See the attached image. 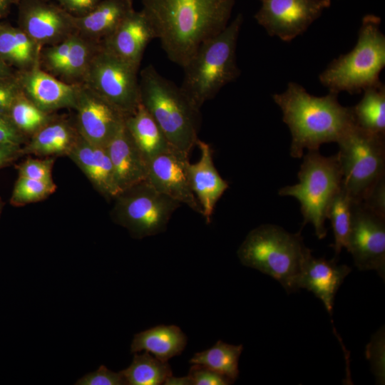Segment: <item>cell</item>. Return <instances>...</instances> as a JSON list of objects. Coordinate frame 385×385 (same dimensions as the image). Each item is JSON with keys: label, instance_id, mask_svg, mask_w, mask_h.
I'll list each match as a JSON object with an SVG mask.
<instances>
[{"label": "cell", "instance_id": "3", "mask_svg": "<svg viewBox=\"0 0 385 385\" xmlns=\"http://www.w3.org/2000/svg\"><path fill=\"white\" fill-rule=\"evenodd\" d=\"M141 104L163 132L171 148L188 158L198 140L200 108L153 65L145 67L139 80Z\"/></svg>", "mask_w": 385, "mask_h": 385}, {"label": "cell", "instance_id": "12", "mask_svg": "<svg viewBox=\"0 0 385 385\" xmlns=\"http://www.w3.org/2000/svg\"><path fill=\"white\" fill-rule=\"evenodd\" d=\"M255 14L270 36L289 42L302 34L331 5V0H260Z\"/></svg>", "mask_w": 385, "mask_h": 385}, {"label": "cell", "instance_id": "48", "mask_svg": "<svg viewBox=\"0 0 385 385\" xmlns=\"http://www.w3.org/2000/svg\"><path fill=\"white\" fill-rule=\"evenodd\" d=\"M130 6H133V0H125Z\"/></svg>", "mask_w": 385, "mask_h": 385}, {"label": "cell", "instance_id": "16", "mask_svg": "<svg viewBox=\"0 0 385 385\" xmlns=\"http://www.w3.org/2000/svg\"><path fill=\"white\" fill-rule=\"evenodd\" d=\"M23 93L45 112L74 108L80 83L64 82L43 71L39 63L16 74Z\"/></svg>", "mask_w": 385, "mask_h": 385}, {"label": "cell", "instance_id": "45", "mask_svg": "<svg viewBox=\"0 0 385 385\" xmlns=\"http://www.w3.org/2000/svg\"><path fill=\"white\" fill-rule=\"evenodd\" d=\"M13 69L6 64L0 57V78H5L14 76Z\"/></svg>", "mask_w": 385, "mask_h": 385}, {"label": "cell", "instance_id": "22", "mask_svg": "<svg viewBox=\"0 0 385 385\" xmlns=\"http://www.w3.org/2000/svg\"><path fill=\"white\" fill-rule=\"evenodd\" d=\"M133 9L125 0H101L91 11L82 16H71L75 33L101 43L108 37Z\"/></svg>", "mask_w": 385, "mask_h": 385}, {"label": "cell", "instance_id": "47", "mask_svg": "<svg viewBox=\"0 0 385 385\" xmlns=\"http://www.w3.org/2000/svg\"><path fill=\"white\" fill-rule=\"evenodd\" d=\"M3 205H4V202H3L2 200L0 198V213H1V210H2Z\"/></svg>", "mask_w": 385, "mask_h": 385}, {"label": "cell", "instance_id": "26", "mask_svg": "<svg viewBox=\"0 0 385 385\" xmlns=\"http://www.w3.org/2000/svg\"><path fill=\"white\" fill-rule=\"evenodd\" d=\"M40 46L19 27L0 23V57L21 71L39 63Z\"/></svg>", "mask_w": 385, "mask_h": 385}, {"label": "cell", "instance_id": "20", "mask_svg": "<svg viewBox=\"0 0 385 385\" xmlns=\"http://www.w3.org/2000/svg\"><path fill=\"white\" fill-rule=\"evenodd\" d=\"M106 148L120 192L147 179L148 161L135 143L125 123Z\"/></svg>", "mask_w": 385, "mask_h": 385}, {"label": "cell", "instance_id": "42", "mask_svg": "<svg viewBox=\"0 0 385 385\" xmlns=\"http://www.w3.org/2000/svg\"><path fill=\"white\" fill-rule=\"evenodd\" d=\"M68 14L78 16L91 11L101 0H57Z\"/></svg>", "mask_w": 385, "mask_h": 385}, {"label": "cell", "instance_id": "18", "mask_svg": "<svg viewBox=\"0 0 385 385\" xmlns=\"http://www.w3.org/2000/svg\"><path fill=\"white\" fill-rule=\"evenodd\" d=\"M196 145L200 149V159L195 163L187 160L185 171L190 188L202 208V215L207 223H210L216 204L229 185L215 166L211 146L199 138Z\"/></svg>", "mask_w": 385, "mask_h": 385}, {"label": "cell", "instance_id": "33", "mask_svg": "<svg viewBox=\"0 0 385 385\" xmlns=\"http://www.w3.org/2000/svg\"><path fill=\"white\" fill-rule=\"evenodd\" d=\"M56 185L53 181H44L19 176L11 193L10 202L22 206L43 200L53 194Z\"/></svg>", "mask_w": 385, "mask_h": 385}, {"label": "cell", "instance_id": "44", "mask_svg": "<svg viewBox=\"0 0 385 385\" xmlns=\"http://www.w3.org/2000/svg\"><path fill=\"white\" fill-rule=\"evenodd\" d=\"M165 385H192L190 376L175 377L171 375L163 383Z\"/></svg>", "mask_w": 385, "mask_h": 385}, {"label": "cell", "instance_id": "7", "mask_svg": "<svg viewBox=\"0 0 385 385\" xmlns=\"http://www.w3.org/2000/svg\"><path fill=\"white\" fill-rule=\"evenodd\" d=\"M302 157L299 183L280 188L278 193L299 201L303 226L312 224L315 235L322 240L327 234L325 221L329 206L342 187L341 165L337 153L326 157L319 150H309Z\"/></svg>", "mask_w": 385, "mask_h": 385}, {"label": "cell", "instance_id": "14", "mask_svg": "<svg viewBox=\"0 0 385 385\" xmlns=\"http://www.w3.org/2000/svg\"><path fill=\"white\" fill-rule=\"evenodd\" d=\"M19 27L40 46L56 44L75 33L71 14L44 0H22Z\"/></svg>", "mask_w": 385, "mask_h": 385}, {"label": "cell", "instance_id": "13", "mask_svg": "<svg viewBox=\"0 0 385 385\" xmlns=\"http://www.w3.org/2000/svg\"><path fill=\"white\" fill-rule=\"evenodd\" d=\"M74 109L78 134L96 145L106 147L124 123L115 108L82 83Z\"/></svg>", "mask_w": 385, "mask_h": 385}, {"label": "cell", "instance_id": "31", "mask_svg": "<svg viewBox=\"0 0 385 385\" xmlns=\"http://www.w3.org/2000/svg\"><path fill=\"white\" fill-rule=\"evenodd\" d=\"M351 207L352 201L342 187L327 210V219L330 220L334 234L332 247L336 255L346 248L351 225Z\"/></svg>", "mask_w": 385, "mask_h": 385}, {"label": "cell", "instance_id": "39", "mask_svg": "<svg viewBox=\"0 0 385 385\" xmlns=\"http://www.w3.org/2000/svg\"><path fill=\"white\" fill-rule=\"evenodd\" d=\"M21 92L16 75L0 78V113L8 115L11 105Z\"/></svg>", "mask_w": 385, "mask_h": 385}, {"label": "cell", "instance_id": "28", "mask_svg": "<svg viewBox=\"0 0 385 385\" xmlns=\"http://www.w3.org/2000/svg\"><path fill=\"white\" fill-rule=\"evenodd\" d=\"M242 350V344L233 345L220 340L210 349L195 353L189 362L208 368L233 383L239 376V359Z\"/></svg>", "mask_w": 385, "mask_h": 385}, {"label": "cell", "instance_id": "24", "mask_svg": "<svg viewBox=\"0 0 385 385\" xmlns=\"http://www.w3.org/2000/svg\"><path fill=\"white\" fill-rule=\"evenodd\" d=\"M187 341L186 335L178 327L158 325L136 334L130 345V352L145 351L168 361L183 352Z\"/></svg>", "mask_w": 385, "mask_h": 385}, {"label": "cell", "instance_id": "32", "mask_svg": "<svg viewBox=\"0 0 385 385\" xmlns=\"http://www.w3.org/2000/svg\"><path fill=\"white\" fill-rule=\"evenodd\" d=\"M8 115L24 135L31 136L54 118L31 101L21 92L11 106Z\"/></svg>", "mask_w": 385, "mask_h": 385}, {"label": "cell", "instance_id": "25", "mask_svg": "<svg viewBox=\"0 0 385 385\" xmlns=\"http://www.w3.org/2000/svg\"><path fill=\"white\" fill-rule=\"evenodd\" d=\"M124 123L148 163L155 156L173 150L141 103L133 113L125 118Z\"/></svg>", "mask_w": 385, "mask_h": 385}, {"label": "cell", "instance_id": "5", "mask_svg": "<svg viewBox=\"0 0 385 385\" xmlns=\"http://www.w3.org/2000/svg\"><path fill=\"white\" fill-rule=\"evenodd\" d=\"M242 21V14H237L224 30L203 42L183 68L180 88L200 108L240 74L236 48Z\"/></svg>", "mask_w": 385, "mask_h": 385}, {"label": "cell", "instance_id": "43", "mask_svg": "<svg viewBox=\"0 0 385 385\" xmlns=\"http://www.w3.org/2000/svg\"><path fill=\"white\" fill-rule=\"evenodd\" d=\"M21 145L0 143V169L15 161L24 155Z\"/></svg>", "mask_w": 385, "mask_h": 385}, {"label": "cell", "instance_id": "27", "mask_svg": "<svg viewBox=\"0 0 385 385\" xmlns=\"http://www.w3.org/2000/svg\"><path fill=\"white\" fill-rule=\"evenodd\" d=\"M358 103L351 106L355 125L371 133L385 136V86L379 83L363 91Z\"/></svg>", "mask_w": 385, "mask_h": 385}, {"label": "cell", "instance_id": "15", "mask_svg": "<svg viewBox=\"0 0 385 385\" xmlns=\"http://www.w3.org/2000/svg\"><path fill=\"white\" fill-rule=\"evenodd\" d=\"M189 159L174 150L161 153L148 163L147 180L160 192L202 215L185 171Z\"/></svg>", "mask_w": 385, "mask_h": 385}, {"label": "cell", "instance_id": "19", "mask_svg": "<svg viewBox=\"0 0 385 385\" xmlns=\"http://www.w3.org/2000/svg\"><path fill=\"white\" fill-rule=\"evenodd\" d=\"M67 156L103 197L115 199L120 193L106 147L93 145L78 134Z\"/></svg>", "mask_w": 385, "mask_h": 385}, {"label": "cell", "instance_id": "6", "mask_svg": "<svg viewBox=\"0 0 385 385\" xmlns=\"http://www.w3.org/2000/svg\"><path fill=\"white\" fill-rule=\"evenodd\" d=\"M384 66L385 36L381 30V19L366 14L362 18L355 46L330 62L319 79L329 92L356 94L379 83Z\"/></svg>", "mask_w": 385, "mask_h": 385}, {"label": "cell", "instance_id": "41", "mask_svg": "<svg viewBox=\"0 0 385 385\" xmlns=\"http://www.w3.org/2000/svg\"><path fill=\"white\" fill-rule=\"evenodd\" d=\"M361 202L371 210L385 216V177L376 183Z\"/></svg>", "mask_w": 385, "mask_h": 385}, {"label": "cell", "instance_id": "8", "mask_svg": "<svg viewBox=\"0 0 385 385\" xmlns=\"http://www.w3.org/2000/svg\"><path fill=\"white\" fill-rule=\"evenodd\" d=\"M337 144L342 188L352 202H363L385 177V136L354 125Z\"/></svg>", "mask_w": 385, "mask_h": 385}, {"label": "cell", "instance_id": "2", "mask_svg": "<svg viewBox=\"0 0 385 385\" xmlns=\"http://www.w3.org/2000/svg\"><path fill=\"white\" fill-rule=\"evenodd\" d=\"M291 133L290 155L301 158L305 150H319L327 143H338L355 125L351 107L343 106L338 94L314 96L295 82L272 95Z\"/></svg>", "mask_w": 385, "mask_h": 385}, {"label": "cell", "instance_id": "29", "mask_svg": "<svg viewBox=\"0 0 385 385\" xmlns=\"http://www.w3.org/2000/svg\"><path fill=\"white\" fill-rule=\"evenodd\" d=\"M134 354L130 365L120 371L126 384L160 385L173 375L168 361H162L147 351Z\"/></svg>", "mask_w": 385, "mask_h": 385}, {"label": "cell", "instance_id": "4", "mask_svg": "<svg viewBox=\"0 0 385 385\" xmlns=\"http://www.w3.org/2000/svg\"><path fill=\"white\" fill-rule=\"evenodd\" d=\"M312 251L300 232L264 224L252 230L237 250L240 262L276 279L287 291L298 289L304 262Z\"/></svg>", "mask_w": 385, "mask_h": 385}, {"label": "cell", "instance_id": "46", "mask_svg": "<svg viewBox=\"0 0 385 385\" xmlns=\"http://www.w3.org/2000/svg\"><path fill=\"white\" fill-rule=\"evenodd\" d=\"M15 0H0V19L6 16Z\"/></svg>", "mask_w": 385, "mask_h": 385}, {"label": "cell", "instance_id": "30", "mask_svg": "<svg viewBox=\"0 0 385 385\" xmlns=\"http://www.w3.org/2000/svg\"><path fill=\"white\" fill-rule=\"evenodd\" d=\"M100 46V43L88 40L74 34L73 41L64 63L56 75L61 81L76 83L83 81L90 62Z\"/></svg>", "mask_w": 385, "mask_h": 385}, {"label": "cell", "instance_id": "37", "mask_svg": "<svg viewBox=\"0 0 385 385\" xmlns=\"http://www.w3.org/2000/svg\"><path fill=\"white\" fill-rule=\"evenodd\" d=\"M367 354L371 361L372 369L379 381H384V332L379 330L374 336Z\"/></svg>", "mask_w": 385, "mask_h": 385}, {"label": "cell", "instance_id": "38", "mask_svg": "<svg viewBox=\"0 0 385 385\" xmlns=\"http://www.w3.org/2000/svg\"><path fill=\"white\" fill-rule=\"evenodd\" d=\"M188 376L192 385H227L232 384L227 377L198 364H192Z\"/></svg>", "mask_w": 385, "mask_h": 385}, {"label": "cell", "instance_id": "21", "mask_svg": "<svg viewBox=\"0 0 385 385\" xmlns=\"http://www.w3.org/2000/svg\"><path fill=\"white\" fill-rule=\"evenodd\" d=\"M351 272V267L346 265H338L334 260L324 257L316 258L311 253L304 262L298 289L312 292L332 315L337 290Z\"/></svg>", "mask_w": 385, "mask_h": 385}, {"label": "cell", "instance_id": "10", "mask_svg": "<svg viewBox=\"0 0 385 385\" xmlns=\"http://www.w3.org/2000/svg\"><path fill=\"white\" fill-rule=\"evenodd\" d=\"M138 71L100 44L82 83L111 104L125 118L140 104Z\"/></svg>", "mask_w": 385, "mask_h": 385}, {"label": "cell", "instance_id": "36", "mask_svg": "<svg viewBox=\"0 0 385 385\" xmlns=\"http://www.w3.org/2000/svg\"><path fill=\"white\" fill-rule=\"evenodd\" d=\"M78 385H123L125 380L121 372H113L101 365L96 371L88 373L79 379Z\"/></svg>", "mask_w": 385, "mask_h": 385}, {"label": "cell", "instance_id": "17", "mask_svg": "<svg viewBox=\"0 0 385 385\" xmlns=\"http://www.w3.org/2000/svg\"><path fill=\"white\" fill-rule=\"evenodd\" d=\"M155 34L144 14L131 10L101 46L138 69L148 43Z\"/></svg>", "mask_w": 385, "mask_h": 385}, {"label": "cell", "instance_id": "40", "mask_svg": "<svg viewBox=\"0 0 385 385\" xmlns=\"http://www.w3.org/2000/svg\"><path fill=\"white\" fill-rule=\"evenodd\" d=\"M26 142V136L16 128L9 116L0 113V143L23 145Z\"/></svg>", "mask_w": 385, "mask_h": 385}, {"label": "cell", "instance_id": "23", "mask_svg": "<svg viewBox=\"0 0 385 385\" xmlns=\"http://www.w3.org/2000/svg\"><path fill=\"white\" fill-rule=\"evenodd\" d=\"M78 136L76 127L67 120L53 118L30 137L22 151L41 157L67 155Z\"/></svg>", "mask_w": 385, "mask_h": 385}, {"label": "cell", "instance_id": "34", "mask_svg": "<svg viewBox=\"0 0 385 385\" xmlns=\"http://www.w3.org/2000/svg\"><path fill=\"white\" fill-rule=\"evenodd\" d=\"M74 34L59 43L48 46L40 52L39 61H43L44 67L53 76H56L61 70L72 45Z\"/></svg>", "mask_w": 385, "mask_h": 385}, {"label": "cell", "instance_id": "11", "mask_svg": "<svg viewBox=\"0 0 385 385\" xmlns=\"http://www.w3.org/2000/svg\"><path fill=\"white\" fill-rule=\"evenodd\" d=\"M346 250L361 271L374 270L385 278V216L363 202H352Z\"/></svg>", "mask_w": 385, "mask_h": 385}, {"label": "cell", "instance_id": "1", "mask_svg": "<svg viewBox=\"0 0 385 385\" xmlns=\"http://www.w3.org/2000/svg\"><path fill=\"white\" fill-rule=\"evenodd\" d=\"M235 0H142L141 11L168 59L183 68L229 24Z\"/></svg>", "mask_w": 385, "mask_h": 385}, {"label": "cell", "instance_id": "35", "mask_svg": "<svg viewBox=\"0 0 385 385\" xmlns=\"http://www.w3.org/2000/svg\"><path fill=\"white\" fill-rule=\"evenodd\" d=\"M55 157L43 158H28L19 164L16 169L19 176L34 180L53 181L52 169Z\"/></svg>", "mask_w": 385, "mask_h": 385}, {"label": "cell", "instance_id": "9", "mask_svg": "<svg viewBox=\"0 0 385 385\" xmlns=\"http://www.w3.org/2000/svg\"><path fill=\"white\" fill-rule=\"evenodd\" d=\"M114 200L113 220L135 239L163 232L181 205L158 191L147 180L122 191Z\"/></svg>", "mask_w": 385, "mask_h": 385}]
</instances>
